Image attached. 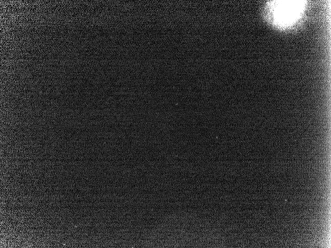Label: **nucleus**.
Instances as JSON below:
<instances>
[{"label": "nucleus", "instance_id": "obj_1", "mask_svg": "<svg viewBox=\"0 0 331 248\" xmlns=\"http://www.w3.org/2000/svg\"><path fill=\"white\" fill-rule=\"evenodd\" d=\"M306 3L304 0L270 1L267 9L270 20L278 28H288L301 17Z\"/></svg>", "mask_w": 331, "mask_h": 248}]
</instances>
